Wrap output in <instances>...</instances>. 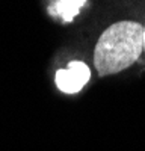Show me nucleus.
Here are the masks:
<instances>
[{"instance_id":"1","label":"nucleus","mask_w":145,"mask_h":151,"mask_svg":"<svg viewBox=\"0 0 145 151\" xmlns=\"http://www.w3.org/2000/svg\"><path fill=\"white\" fill-rule=\"evenodd\" d=\"M144 50V27L135 21L109 26L97 41L94 62L98 76L116 74L133 65Z\"/></svg>"},{"instance_id":"2","label":"nucleus","mask_w":145,"mask_h":151,"mask_svg":"<svg viewBox=\"0 0 145 151\" xmlns=\"http://www.w3.org/2000/svg\"><path fill=\"white\" fill-rule=\"evenodd\" d=\"M91 71L85 62L72 60L65 70L56 73V86L65 94H76L88 83Z\"/></svg>"},{"instance_id":"3","label":"nucleus","mask_w":145,"mask_h":151,"mask_svg":"<svg viewBox=\"0 0 145 151\" xmlns=\"http://www.w3.org/2000/svg\"><path fill=\"white\" fill-rule=\"evenodd\" d=\"M86 3V0H56V2L48 6V14L57 17L65 23H70L74 18L80 8Z\"/></svg>"},{"instance_id":"4","label":"nucleus","mask_w":145,"mask_h":151,"mask_svg":"<svg viewBox=\"0 0 145 151\" xmlns=\"http://www.w3.org/2000/svg\"><path fill=\"white\" fill-rule=\"evenodd\" d=\"M144 50H145V27H144Z\"/></svg>"}]
</instances>
